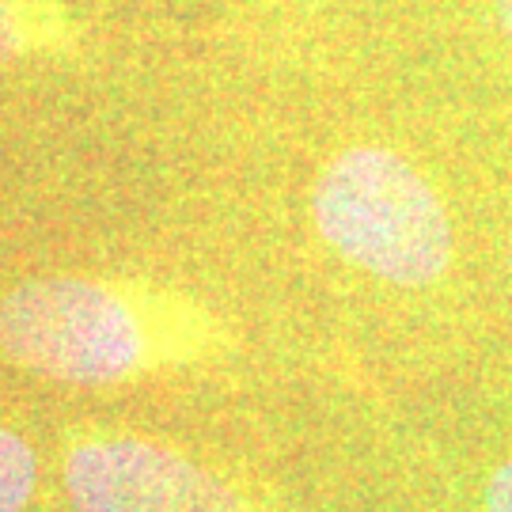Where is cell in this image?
<instances>
[{"instance_id":"cell-1","label":"cell","mask_w":512,"mask_h":512,"mask_svg":"<svg viewBox=\"0 0 512 512\" xmlns=\"http://www.w3.org/2000/svg\"><path fill=\"white\" fill-rule=\"evenodd\" d=\"M315 224L338 255L380 281L421 289L452 262V224L433 186L387 148H349L315 183Z\"/></svg>"},{"instance_id":"cell-2","label":"cell","mask_w":512,"mask_h":512,"mask_svg":"<svg viewBox=\"0 0 512 512\" xmlns=\"http://www.w3.org/2000/svg\"><path fill=\"white\" fill-rule=\"evenodd\" d=\"M0 353L42 380L103 387L145 365V334L122 293L88 277H42L0 300Z\"/></svg>"},{"instance_id":"cell-3","label":"cell","mask_w":512,"mask_h":512,"mask_svg":"<svg viewBox=\"0 0 512 512\" xmlns=\"http://www.w3.org/2000/svg\"><path fill=\"white\" fill-rule=\"evenodd\" d=\"M76 512H247L239 494L152 440H92L65 459Z\"/></svg>"},{"instance_id":"cell-4","label":"cell","mask_w":512,"mask_h":512,"mask_svg":"<svg viewBox=\"0 0 512 512\" xmlns=\"http://www.w3.org/2000/svg\"><path fill=\"white\" fill-rule=\"evenodd\" d=\"M57 0H0V65L54 42Z\"/></svg>"},{"instance_id":"cell-5","label":"cell","mask_w":512,"mask_h":512,"mask_svg":"<svg viewBox=\"0 0 512 512\" xmlns=\"http://www.w3.org/2000/svg\"><path fill=\"white\" fill-rule=\"evenodd\" d=\"M35 478L38 459L31 444L12 429H0V512L27 509V501L35 494Z\"/></svg>"},{"instance_id":"cell-6","label":"cell","mask_w":512,"mask_h":512,"mask_svg":"<svg viewBox=\"0 0 512 512\" xmlns=\"http://www.w3.org/2000/svg\"><path fill=\"white\" fill-rule=\"evenodd\" d=\"M486 505L490 512H512V459L497 467V475L486 486Z\"/></svg>"},{"instance_id":"cell-7","label":"cell","mask_w":512,"mask_h":512,"mask_svg":"<svg viewBox=\"0 0 512 512\" xmlns=\"http://www.w3.org/2000/svg\"><path fill=\"white\" fill-rule=\"evenodd\" d=\"M497 16H501V23H505V31L512 38V0H497Z\"/></svg>"}]
</instances>
